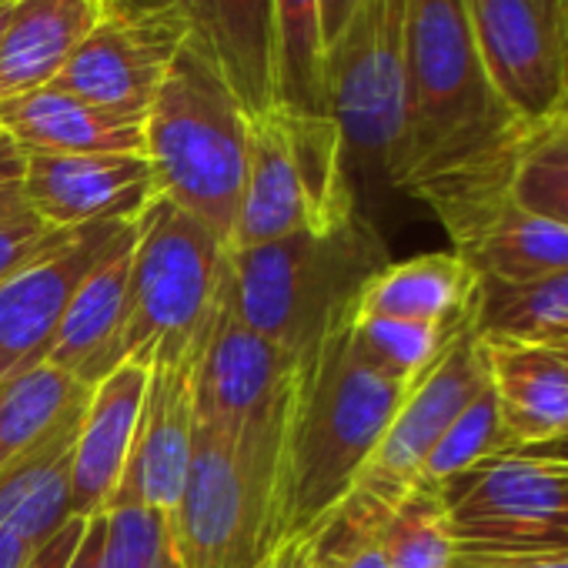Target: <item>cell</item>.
Masks as SVG:
<instances>
[{
    "label": "cell",
    "instance_id": "obj_35",
    "mask_svg": "<svg viewBox=\"0 0 568 568\" xmlns=\"http://www.w3.org/2000/svg\"><path fill=\"white\" fill-rule=\"evenodd\" d=\"M312 545H315L318 568H388L378 538L345 541V538H332V535L318 531V535H312Z\"/></svg>",
    "mask_w": 568,
    "mask_h": 568
},
{
    "label": "cell",
    "instance_id": "obj_34",
    "mask_svg": "<svg viewBox=\"0 0 568 568\" xmlns=\"http://www.w3.org/2000/svg\"><path fill=\"white\" fill-rule=\"evenodd\" d=\"M68 231L71 227H51L31 207L4 214L0 217V281L58 247Z\"/></svg>",
    "mask_w": 568,
    "mask_h": 568
},
{
    "label": "cell",
    "instance_id": "obj_23",
    "mask_svg": "<svg viewBox=\"0 0 568 568\" xmlns=\"http://www.w3.org/2000/svg\"><path fill=\"white\" fill-rule=\"evenodd\" d=\"M478 277L455 251L388 261L368 277L355 318H402L455 328L475 315Z\"/></svg>",
    "mask_w": 568,
    "mask_h": 568
},
{
    "label": "cell",
    "instance_id": "obj_33",
    "mask_svg": "<svg viewBox=\"0 0 568 568\" xmlns=\"http://www.w3.org/2000/svg\"><path fill=\"white\" fill-rule=\"evenodd\" d=\"M101 568H181L174 558L168 518L144 508L108 511Z\"/></svg>",
    "mask_w": 568,
    "mask_h": 568
},
{
    "label": "cell",
    "instance_id": "obj_38",
    "mask_svg": "<svg viewBox=\"0 0 568 568\" xmlns=\"http://www.w3.org/2000/svg\"><path fill=\"white\" fill-rule=\"evenodd\" d=\"M104 531H108V511L104 515H91L84 538L74 551V558L68 561V568H101V555H104Z\"/></svg>",
    "mask_w": 568,
    "mask_h": 568
},
{
    "label": "cell",
    "instance_id": "obj_5",
    "mask_svg": "<svg viewBox=\"0 0 568 568\" xmlns=\"http://www.w3.org/2000/svg\"><path fill=\"white\" fill-rule=\"evenodd\" d=\"M302 368V365H298ZM298 378L277 412L227 438L194 425L191 471L171 528L181 568H264L281 538V468Z\"/></svg>",
    "mask_w": 568,
    "mask_h": 568
},
{
    "label": "cell",
    "instance_id": "obj_2",
    "mask_svg": "<svg viewBox=\"0 0 568 568\" xmlns=\"http://www.w3.org/2000/svg\"><path fill=\"white\" fill-rule=\"evenodd\" d=\"M408 385L375 368L352 325L302 358L281 468V538H312L338 511L375 455Z\"/></svg>",
    "mask_w": 568,
    "mask_h": 568
},
{
    "label": "cell",
    "instance_id": "obj_27",
    "mask_svg": "<svg viewBox=\"0 0 568 568\" xmlns=\"http://www.w3.org/2000/svg\"><path fill=\"white\" fill-rule=\"evenodd\" d=\"M274 104L325 114L322 0H274Z\"/></svg>",
    "mask_w": 568,
    "mask_h": 568
},
{
    "label": "cell",
    "instance_id": "obj_28",
    "mask_svg": "<svg viewBox=\"0 0 568 568\" xmlns=\"http://www.w3.org/2000/svg\"><path fill=\"white\" fill-rule=\"evenodd\" d=\"M508 197L568 227V111L525 124L508 168Z\"/></svg>",
    "mask_w": 568,
    "mask_h": 568
},
{
    "label": "cell",
    "instance_id": "obj_32",
    "mask_svg": "<svg viewBox=\"0 0 568 568\" xmlns=\"http://www.w3.org/2000/svg\"><path fill=\"white\" fill-rule=\"evenodd\" d=\"M508 435L498 415V402L491 392V382L471 398V405L448 425V432L438 438V445L432 448L425 468H422V485H445L448 478H455L458 471L508 452Z\"/></svg>",
    "mask_w": 568,
    "mask_h": 568
},
{
    "label": "cell",
    "instance_id": "obj_16",
    "mask_svg": "<svg viewBox=\"0 0 568 568\" xmlns=\"http://www.w3.org/2000/svg\"><path fill=\"white\" fill-rule=\"evenodd\" d=\"M21 187L51 227L134 221L158 194L144 154H24Z\"/></svg>",
    "mask_w": 568,
    "mask_h": 568
},
{
    "label": "cell",
    "instance_id": "obj_26",
    "mask_svg": "<svg viewBox=\"0 0 568 568\" xmlns=\"http://www.w3.org/2000/svg\"><path fill=\"white\" fill-rule=\"evenodd\" d=\"M91 388L51 362L0 385V468L51 438L58 425L88 405Z\"/></svg>",
    "mask_w": 568,
    "mask_h": 568
},
{
    "label": "cell",
    "instance_id": "obj_12",
    "mask_svg": "<svg viewBox=\"0 0 568 568\" xmlns=\"http://www.w3.org/2000/svg\"><path fill=\"white\" fill-rule=\"evenodd\" d=\"M475 48L501 104L535 124L568 91V0H465Z\"/></svg>",
    "mask_w": 568,
    "mask_h": 568
},
{
    "label": "cell",
    "instance_id": "obj_7",
    "mask_svg": "<svg viewBox=\"0 0 568 568\" xmlns=\"http://www.w3.org/2000/svg\"><path fill=\"white\" fill-rule=\"evenodd\" d=\"M224 251L197 217L164 194L148 201L134 217L124 362L151 368L154 358L194 348L217 295Z\"/></svg>",
    "mask_w": 568,
    "mask_h": 568
},
{
    "label": "cell",
    "instance_id": "obj_39",
    "mask_svg": "<svg viewBox=\"0 0 568 568\" xmlns=\"http://www.w3.org/2000/svg\"><path fill=\"white\" fill-rule=\"evenodd\" d=\"M264 568H318L312 538H288L274 548Z\"/></svg>",
    "mask_w": 568,
    "mask_h": 568
},
{
    "label": "cell",
    "instance_id": "obj_17",
    "mask_svg": "<svg viewBox=\"0 0 568 568\" xmlns=\"http://www.w3.org/2000/svg\"><path fill=\"white\" fill-rule=\"evenodd\" d=\"M148 365L121 362L91 388L74 442L71 515L91 518L111 508L134 445L138 418L148 395Z\"/></svg>",
    "mask_w": 568,
    "mask_h": 568
},
{
    "label": "cell",
    "instance_id": "obj_36",
    "mask_svg": "<svg viewBox=\"0 0 568 568\" xmlns=\"http://www.w3.org/2000/svg\"><path fill=\"white\" fill-rule=\"evenodd\" d=\"M452 568H568L565 551H521V555H491V551H455Z\"/></svg>",
    "mask_w": 568,
    "mask_h": 568
},
{
    "label": "cell",
    "instance_id": "obj_45",
    "mask_svg": "<svg viewBox=\"0 0 568 568\" xmlns=\"http://www.w3.org/2000/svg\"><path fill=\"white\" fill-rule=\"evenodd\" d=\"M11 4H14V0H0V48H4V34H8V24H11Z\"/></svg>",
    "mask_w": 568,
    "mask_h": 568
},
{
    "label": "cell",
    "instance_id": "obj_20",
    "mask_svg": "<svg viewBox=\"0 0 568 568\" xmlns=\"http://www.w3.org/2000/svg\"><path fill=\"white\" fill-rule=\"evenodd\" d=\"M508 452L568 428V368L535 338H481Z\"/></svg>",
    "mask_w": 568,
    "mask_h": 568
},
{
    "label": "cell",
    "instance_id": "obj_40",
    "mask_svg": "<svg viewBox=\"0 0 568 568\" xmlns=\"http://www.w3.org/2000/svg\"><path fill=\"white\" fill-rule=\"evenodd\" d=\"M355 4H358V0H322V41H325V51L342 34V28L352 18Z\"/></svg>",
    "mask_w": 568,
    "mask_h": 568
},
{
    "label": "cell",
    "instance_id": "obj_18",
    "mask_svg": "<svg viewBox=\"0 0 568 568\" xmlns=\"http://www.w3.org/2000/svg\"><path fill=\"white\" fill-rule=\"evenodd\" d=\"M0 134L21 154H144V118H128L54 84L0 101Z\"/></svg>",
    "mask_w": 568,
    "mask_h": 568
},
{
    "label": "cell",
    "instance_id": "obj_14",
    "mask_svg": "<svg viewBox=\"0 0 568 568\" xmlns=\"http://www.w3.org/2000/svg\"><path fill=\"white\" fill-rule=\"evenodd\" d=\"M298 365L302 358L244 325L231 298L227 267H221L194 372V418L227 438L241 435L284 405L295 388Z\"/></svg>",
    "mask_w": 568,
    "mask_h": 568
},
{
    "label": "cell",
    "instance_id": "obj_29",
    "mask_svg": "<svg viewBox=\"0 0 568 568\" xmlns=\"http://www.w3.org/2000/svg\"><path fill=\"white\" fill-rule=\"evenodd\" d=\"M568 328V271L521 288L478 284L475 332L481 338H541Z\"/></svg>",
    "mask_w": 568,
    "mask_h": 568
},
{
    "label": "cell",
    "instance_id": "obj_1",
    "mask_svg": "<svg viewBox=\"0 0 568 568\" xmlns=\"http://www.w3.org/2000/svg\"><path fill=\"white\" fill-rule=\"evenodd\" d=\"M521 131L485 78L465 0H405V134L388 181L452 237L508 194Z\"/></svg>",
    "mask_w": 568,
    "mask_h": 568
},
{
    "label": "cell",
    "instance_id": "obj_30",
    "mask_svg": "<svg viewBox=\"0 0 568 568\" xmlns=\"http://www.w3.org/2000/svg\"><path fill=\"white\" fill-rule=\"evenodd\" d=\"M382 551L388 568H452L458 551L438 485H415L385 521Z\"/></svg>",
    "mask_w": 568,
    "mask_h": 568
},
{
    "label": "cell",
    "instance_id": "obj_37",
    "mask_svg": "<svg viewBox=\"0 0 568 568\" xmlns=\"http://www.w3.org/2000/svg\"><path fill=\"white\" fill-rule=\"evenodd\" d=\"M84 528H88V518H78V515L68 518L51 538H44L31 551V558L21 568H68V561L74 558V551L84 538Z\"/></svg>",
    "mask_w": 568,
    "mask_h": 568
},
{
    "label": "cell",
    "instance_id": "obj_4",
    "mask_svg": "<svg viewBox=\"0 0 568 568\" xmlns=\"http://www.w3.org/2000/svg\"><path fill=\"white\" fill-rule=\"evenodd\" d=\"M251 114L217 58L191 34L144 114V158L158 194L197 217L231 247L247 181Z\"/></svg>",
    "mask_w": 568,
    "mask_h": 568
},
{
    "label": "cell",
    "instance_id": "obj_43",
    "mask_svg": "<svg viewBox=\"0 0 568 568\" xmlns=\"http://www.w3.org/2000/svg\"><path fill=\"white\" fill-rule=\"evenodd\" d=\"M21 207H28L21 181H4V184H0V217L11 214V211H21Z\"/></svg>",
    "mask_w": 568,
    "mask_h": 568
},
{
    "label": "cell",
    "instance_id": "obj_25",
    "mask_svg": "<svg viewBox=\"0 0 568 568\" xmlns=\"http://www.w3.org/2000/svg\"><path fill=\"white\" fill-rule=\"evenodd\" d=\"M84 408L74 412L51 438L0 468V528L31 545L51 538L71 515V465Z\"/></svg>",
    "mask_w": 568,
    "mask_h": 568
},
{
    "label": "cell",
    "instance_id": "obj_3",
    "mask_svg": "<svg viewBox=\"0 0 568 568\" xmlns=\"http://www.w3.org/2000/svg\"><path fill=\"white\" fill-rule=\"evenodd\" d=\"M385 264V241L365 214L325 234L295 231L224 251L237 315L295 358L315 355L355 322L362 288Z\"/></svg>",
    "mask_w": 568,
    "mask_h": 568
},
{
    "label": "cell",
    "instance_id": "obj_46",
    "mask_svg": "<svg viewBox=\"0 0 568 568\" xmlns=\"http://www.w3.org/2000/svg\"><path fill=\"white\" fill-rule=\"evenodd\" d=\"M4 148H14V144H11V141H8L4 134H0V151H4Z\"/></svg>",
    "mask_w": 568,
    "mask_h": 568
},
{
    "label": "cell",
    "instance_id": "obj_24",
    "mask_svg": "<svg viewBox=\"0 0 568 568\" xmlns=\"http://www.w3.org/2000/svg\"><path fill=\"white\" fill-rule=\"evenodd\" d=\"M254 118L274 104V0H174Z\"/></svg>",
    "mask_w": 568,
    "mask_h": 568
},
{
    "label": "cell",
    "instance_id": "obj_42",
    "mask_svg": "<svg viewBox=\"0 0 568 568\" xmlns=\"http://www.w3.org/2000/svg\"><path fill=\"white\" fill-rule=\"evenodd\" d=\"M21 174H24V154L18 148L0 151V184H4V181H21Z\"/></svg>",
    "mask_w": 568,
    "mask_h": 568
},
{
    "label": "cell",
    "instance_id": "obj_47",
    "mask_svg": "<svg viewBox=\"0 0 568 568\" xmlns=\"http://www.w3.org/2000/svg\"><path fill=\"white\" fill-rule=\"evenodd\" d=\"M561 111H568V91H565V104H561Z\"/></svg>",
    "mask_w": 568,
    "mask_h": 568
},
{
    "label": "cell",
    "instance_id": "obj_13",
    "mask_svg": "<svg viewBox=\"0 0 568 568\" xmlns=\"http://www.w3.org/2000/svg\"><path fill=\"white\" fill-rule=\"evenodd\" d=\"M128 241H134V221L71 227L58 247L0 281V385L48 362L84 277Z\"/></svg>",
    "mask_w": 568,
    "mask_h": 568
},
{
    "label": "cell",
    "instance_id": "obj_10",
    "mask_svg": "<svg viewBox=\"0 0 568 568\" xmlns=\"http://www.w3.org/2000/svg\"><path fill=\"white\" fill-rule=\"evenodd\" d=\"M442 488L462 551L521 555L568 548V465L491 455Z\"/></svg>",
    "mask_w": 568,
    "mask_h": 568
},
{
    "label": "cell",
    "instance_id": "obj_9",
    "mask_svg": "<svg viewBox=\"0 0 568 568\" xmlns=\"http://www.w3.org/2000/svg\"><path fill=\"white\" fill-rule=\"evenodd\" d=\"M325 114L348 158L392 178L405 134V0H358L325 51Z\"/></svg>",
    "mask_w": 568,
    "mask_h": 568
},
{
    "label": "cell",
    "instance_id": "obj_8",
    "mask_svg": "<svg viewBox=\"0 0 568 568\" xmlns=\"http://www.w3.org/2000/svg\"><path fill=\"white\" fill-rule=\"evenodd\" d=\"M485 385H488L485 342L475 332V318H471L452 335L438 362L408 388L375 455L368 458L358 481L352 485V491L345 495V501L338 505V511L328 518L322 531L345 541L378 538L392 511L418 485L422 468L432 448L438 445V438Z\"/></svg>",
    "mask_w": 568,
    "mask_h": 568
},
{
    "label": "cell",
    "instance_id": "obj_11",
    "mask_svg": "<svg viewBox=\"0 0 568 568\" xmlns=\"http://www.w3.org/2000/svg\"><path fill=\"white\" fill-rule=\"evenodd\" d=\"M191 34L174 0H118L51 84L98 108L144 118Z\"/></svg>",
    "mask_w": 568,
    "mask_h": 568
},
{
    "label": "cell",
    "instance_id": "obj_44",
    "mask_svg": "<svg viewBox=\"0 0 568 568\" xmlns=\"http://www.w3.org/2000/svg\"><path fill=\"white\" fill-rule=\"evenodd\" d=\"M535 342H545L561 362H565V368H568V328H558V332H548V335H541V338H535Z\"/></svg>",
    "mask_w": 568,
    "mask_h": 568
},
{
    "label": "cell",
    "instance_id": "obj_41",
    "mask_svg": "<svg viewBox=\"0 0 568 568\" xmlns=\"http://www.w3.org/2000/svg\"><path fill=\"white\" fill-rule=\"evenodd\" d=\"M515 455H525V458H541V462H561L568 465V428L545 438V442H535V445H525V448H515Z\"/></svg>",
    "mask_w": 568,
    "mask_h": 568
},
{
    "label": "cell",
    "instance_id": "obj_19",
    "mask_svg": "<svg viewBox=\"0 0 568 568\" xmlns=\"http://www.w3.org/2000/svg\"><path fill=\"white\" fill-rule=\"evenodd\" d=\"M452 244L478 284L521 288L568 271V227L518 207L508 194L452 234Z\"/></svg>",
    "mask_w": 568,
    "mask_h": 568
},
{
    "label": "cell",
    "instance_id": "obj_22",
    "mask_svg": "<svg viewBox=\"0 0 568 568\" xmlns=\"http://www.w3.org/2000/svg\"><path fill=\"white\" fill-rule=\"evenodd\" d=\"M118 0H14L0 48V101L48 88Z\"/></svg>",
    "mask_w": 568,
    "mask_h": 568
},
{
    "label": "cell",
    "instance_id": "obj_15",
    "mask_svg": "<svg viewBox=\"0 0 568 568\" xmlns=\"http://www.w3.org/2000/svg\"><path fill=\"white\" fill-rule=\"evenodd\" d=\"M201 338L194 342V348L174 358L151 362L148 395H144V408L138 418L128 468L108 511L144 508L168 521L174 518L181 495H184L187 471H191V452H194V425H197L194 422V372H197Z\"/></svg>",
    "mask_w": 568,
    "mask_h": 568
},
{
    "label": "cell",
    "instance_id": "obj_6",
    "mask_svg": "<svg viewBox=\"0 0 568 568\" xmlns=\"http://www.w3.org/2000/svg\"><path fill=\"white\" fill-rule=\"evenodd\" d=\"M358 211L352 158L328 114L271 104L251 118L247 181L231 247H254L295 231L325 234Z\"/></svg>",
    "mask_w": 568,
    "mask_h": 568
},
{
    "label": "cell",
    "instance_id": "obj_21",
    "mask_svg": "<svg viewBox=\"0 0 568 568\" xmlns=\"http://www.w3.org/2000/svg\"><path fill=\"white\" fill-rule=\"evenodd\" d=\"M131 254L134 241L104 257L84 277V284L64 312L54 348L48 355L51 365L64 368L84 385H98L124 362L121 345L131 305Z\"/></svg>",
    "mask_w": 568,
    "mask_h": 568
},
{
    "label": "cell",
    "instance_id": "obj_31",
    "mask_svg": "<svg viewBox=\"0 0 568 568\" xmlns=\"http://www.w3.org/2000/svg\"><path fill=\"white\" fill-rule=\"evenodd\" d=\"M462 325L442 328V325H422V322H402V318H355L352 338H355V348L375 368H382L385 375L412 388L438 362V355L445 352V345Z\"/></svg>",
    "mask_w": 568,
    "mask_h": 568
}]
</instances>
